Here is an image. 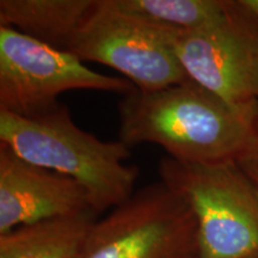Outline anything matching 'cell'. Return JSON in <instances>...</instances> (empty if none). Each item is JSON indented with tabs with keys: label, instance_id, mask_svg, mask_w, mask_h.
I'll list each match as a JSON object with an SVG mask.
<instances>
[{
	"label": "cell",
	"instance_id": "cell-1",
	"mask_svg": "<svg viewBox=\"0 0 258 258\" xmlns=\"http://www.w3.org/2000/svg\"><path fill=\"white\" fill-rule=\"evenodd\" d=\"M256 116L232 108L189 79L154 91L137 89L122 97L118 140L131 148L158 145L182 163H235L249 146Z\"/></svg>",
	"mask_w": 258,
	"mask_h": 258
},
{
	"label": "cell",
	"instance_id": "cell-2",
	"mask_svg": "<svg viewBox=\"0 0 258 258\" xmlns=\"http://www.w3.org/2000/svg\"><path fill=\"white\" fill-rule=\"evenodd\" d=\"M0 144L34 165L77 180L96 214L131 199L140 173L138 166L124 163L131 147L85 132L61 103L32 117L0 111Z\"/></svg>",
	"mask_w": 258,
	"mask_h": 258
},
{
	"label": "cell",
	"instance_id": "cell-3",
	"mask_svg": "<svg viewBox=\"0 0 258 258\" xmlns=\"http://www.w3.org/2000/svg\"><path fill=\"white\" fill-rule=\"evenodd\" d=\"M158 173L191 209L201 258H258V192L237 164L201 165L164 157Z\"/></svg>",
	"mask_w": 258,
	"mask_h": 258
},
{
	"label": "cell",
	"instance_id": "cell-4",
	"mask_svg": "<svg viewBox=\"0 0 258 258\" xmlns=\"http://www.w3.org/2000/svg\"><path fill=\"white\" fill-rule=\"evenodd\" d=\"M76 258H201L198 224L159 180L96 220Z\"/></svg>",
	"mask_w": 258,
	"mask_h": 258
},
{
	"label": "cell",
	"instance_id": "cell-5",
	"mask_svg": "<svg viewBox=\"0 0 258 258\" xmlns=\"http://www.w3.org/2000/svg\"><path fill=\"white\" fill-rule=\"evenodd\" d=\"M189 79L232 108L258 110V18L241 0L228 2L220 21L191 31H169Z\"/></svg>",
	"mask_w": 258,
	"mask_h": 258
},
{
	"label": "cell",
	"instance_id": "cell-6",
	"mask_svg": "<svg viewBox=\"0 0 258 258\" xmlns=\"http://www.w3.org/2000/svg\"><path fill=\"white\" fill-rule=\"evenodd\" d=\"M72 90L128 95L137 86L128 79L97 73L67 50L41 43L0 25V111L32 117L59 104Z\"/></svg>",
	"mask_w": 258,
	"mask_h": 258
},
{
	"label": "cell",
	"instance_id": "cell-7",
	"mask_svg": "<svg viewBox=\"0 0 258 258\" xmlns=\"http://www.w3.org/2000/svg\"><path fill=\"white\" fill-rule=\"evenodd\" d=\"M67 51L82 61L111 67L140 91H154L189 80L169 40L158 29L97 0Z\"/></svg>",
	"mask_w": 258,
	"mask_h": 258
},
{
	"label": "cell",
	"instance_id": "cell-8",
	"mask_svg": "<svg viewBox=\"0 0 258 258\" xmlns=\"http://www.w3.org/2000/svg\"><path fill=\"white\" fill-rule=\"evenodd\" d=\"M92 211L77 180L22 159L0 144V234Z\"/></svg>",
	"mask_w": 258,
	"mask_h": 258
},
{
	"label": "cell",
	"instance_id": "cell-9",
	"mask_svg": "<svg viewBox=\"0 0 258 258\" xmlns=\"http://www.w3.org/2000/svg\"><path fill=\"white\" fill-rule=\"evenodd\" d=\"M97 0H2L0 25L67 50Z\"/></svg>",
	"mask_w": 258,
	"mask_h": 258
},
{
	"label": "cell",
	"instance_id": "cell-10",
	"mask_svg": "<svg viewBox=\"0 0 258 258\" xmlns=\"http://www.w3.org/2000/svg\"><path fill=\"white\" fill-rule=\"evenodd\" d=\"M96 215L88 211L0 234V258H76Z\"/></svg>",
	"mask_w": 258,
	"mask_h": 258
},
{
	"label": "cell",
	"instance_id": "cell-11",
	"mask_svg": "<svg viewBox=\"0 0 258 258\" xmlns=\"http://www.w3.org/2000/svg\"><path fill=\"white\" fill-rule=\"evenodd\" d=\"M112 8L169 31H191L220 21L228 2L220 0H109Z\"/></svg>",
	"mask_w": 258,
	"mask_h": 258
},
{
	"label": "cell",
	"instance_id": "cell-12",
	"mask_svg": "<svg viewBox=\"0 0 258 258\" xmlns=\"http://www.w3.org/2000/svg\"><path fill=\"white\" fill-rule=\"evenodd\" d=\"M235 164L243 171L244 175L247 177L258 192V111L254 118L253 133L249 146L239 157V159L235 161Z\"/></svg>",
	"mask_w": 258,
	"mask_h": 258
},
{
	"label": "cell",
	"instance_id": "cell-13",
	"mask_svg": "<svg viewBox=\"0 0 258 258\" xmlns=\"http://www.w3.org/2000/svg\"><path fill=\"white\" fill-rule=\"evenodd\" d=\"M241 3L258 18V0H241Z\"/></svg>",
	"mask_w": 258,
	"mask_h": 258
}]
</instances>
